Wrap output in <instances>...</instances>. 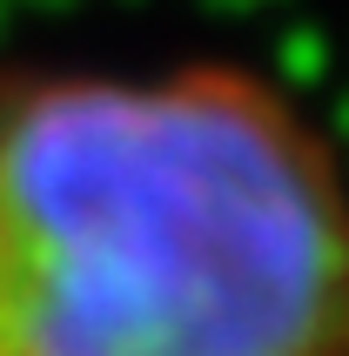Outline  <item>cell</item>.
I'll list each match as a JSON object with an SVG mask.
<instances>
[{"mask_svg":"<svg viewBox=\"0 0 349 356\" xmlns=\"http://www.w3.org/2000/svg\"><path fill=\"white\" fill-rule=\"evenodd\" d=\"M0 356H349V161L242 60L0 74Z\"/></svg>","mask_w":349,"mask_h":356,"instance_id":"1","label":"cell"}]
</instances>
